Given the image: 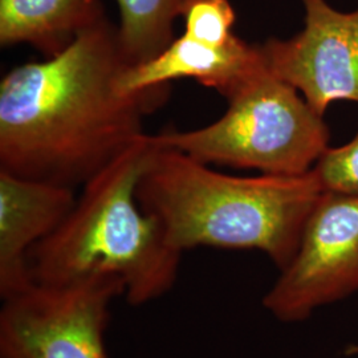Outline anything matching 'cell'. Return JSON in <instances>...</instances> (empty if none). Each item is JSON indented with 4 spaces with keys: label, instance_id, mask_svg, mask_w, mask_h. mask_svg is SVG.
Returning <instances> with one entry per match:
<instances>
[{
    "label": "cell",
    "instance_id": "cell-1",
    "mask_svg": "<svg viewBox=\"0 0 358 358\" xmlns=\"http://www.w3.org/2000/svg\"><path fill=\"white\" fill-rule=\"evenodd\" d=\"M128 62L106 16L63 51L13 68L0 83V170L75 189L142 138L170 84L125 93Z\"/></svg>",
    "mask_w": 358,
    "mask_h": 358
},
{
    "label": "cell",
    "instance_id": "cell-2",
    "mask_svg": "<svg viewBox=\"0 0 358 358\" xmlns=\"http://www.w3.org/2000/svg\"><path fill=\"white\" fill-rule=\"evenodd\" d=\"M322 192L313 169L234 177L157 143L137 186L142 208L180 254L195 247L256 250L279 271L294 259Z\"/></svg>",
    "mask_w": 358,
    "mask_h": 358
},
{
    "label": "cell",
    "instance_id": "cell-3",
    "mask_svg": "<svg viewBox=\"0 0 358 358\" xmlns=\"http://www.w3.org/2000/svg\"><path fill=\"white\" fill-rule=\"evenodd\" d=\"M154 149L153 134H145L81 186L68 217L29 254L34 282L62 287L113 278L133 307L174 287L183 254L167 242L159 220L137 198Z\"/></svg>",
    "mask_w": 358,
    "mask_h": 358
},
{
    "label": "cell",
    "instance_id": "cell-4",
    "mask_svg": "<svg viewBox=\"0 0 358 358\" xmlns=\"http://www.w3.org/2000/svg\"><path fill=\"white\" fill-rule=\"evenodd\" d=\"M226 100L229 108L215 122L194 130L166 129L153 134L154 141L206 165L272 176L306 174L329 149L324 115L268 68Z\"/></svg>",
    "mask_w": 358,
    "mask_h": 358
},
{
    "label": "cell",
    "instance_id": "cell-5",
    "mask_svg": "<svg viewBox=\"0 0 358 358\" xmlns=\"http://www.w3.org/2000/svg\"><path fill=\"white\" fill-rule=\"evenodd\" d=\"M124 294L113 278L62 287L35 282L3 300L0 358H109V310Z\"/></svg>",
    "mask_w": 358,
    "mask_h": 358
},
{
    "label": "cell",
    "instance_id": "cell-6",
    "mask_svg": "<svg viewBox=\"0 0 358 358\" xmlns=\"http://www.w3.org/2000/svg\"><path fill=\"white\" fill-rule=\"evenodd\" d=\"M356 292L358 195L324 192L294 259L263 297V307L279 321L300 322Z\"/></svg>",
    "mask_w": 358,
    "mask_h": 358
},
{
    "label": "cell",
    "instance_id": "cell-7",
    "mask_svg": "<svg viewBox=\"0 0 358 358\" xmlns=\"http://www.w3.org/2000/svg\"><path fill=\"white\" fill-rule=\"evenodd\" d=\"M304 28L260 44L269 72L325 115L336 101L358 103V8L341 13L327 0H301Z\"/></svg>",
    "mask_w": 358,
    "mask_h": 358
},
{
    "label": "cell",
    "instance_id": "cell-8",
    "mask_svg": "<svg viewBox=\"0 0 358 358\" xmlns=\"http://www.w3.org/2000/svg\"><path fill=\"white\" fill-rule=\"evenodd\" d=\"M75 189L0 170V297L32 287L31 251L48 238L76 203Z\"/></svg>",
    "mask_w": 358,
    "mask_h": 358
},
{
    "label": "cell",
    "instance_id": "cell-9",
    "mask_svg": "<svg viewBox=\"0 0 358 358\" xmlns=\"http://www.w3.org/2000/svg\"><path fill=\"white\" fill-rule=\"evenodd\" d=\"M266 69L260 44L235 35L226 45L213 47L180 35L150 60L128 65L118 84L122 92L136 93L190 78L227 99Z\"/></svg>",
    "mask_w": 358,
    "mask_h": 358
},
{
    "label": "cell",
    "instance_id": "cell-10",
    "mask_svg": "<svg viewBox=\"0 0 358 358\" xmlns=\"http://www.w3.org/2000/svg\"><path fill=\"white\" fill-rule=\"evenodd\" d=\"M103 16L100 0H0V44H28L50 57Z\"/></svg>",
    "mask_w": 358,
    "mask_h": 358
},
{
    "label": "cell",
    "instance_id": "cell-11",
    "mask_svg": "<svg viewBox=\"0 0 358 358\" xmlns=\"http://www.w3.org/2000/svg\"><path fill=\"white\" fill-rule=\"evenodd\" d=\"M118 41L129 65L150 60L174 40L187 0H115Z\"/></svg>",
    "mask_w": 358,
    "mask_h": 358
},
{
    "label": "cell",
    "instance_id": "cell-12",
    "mask_svg": "<svg viewBox=\"0 0 358 358\" xmlns=\"http://www.w3.org/2000/svg\"><path fill=\"white\" fill-rule=\"evenodd\" d=\"M180 17L183 35L202 44L222 47L235 36V11L229 0H187Z\"/></svg>",
    "mask_w": 358,
    "mask_h": 358
},
{
    "label": "cell",
    "instance_id": "cell-13",
    "mask_svg": "<svg viewBox=\"0 0 358 358\" xmlns=\"http://www.w3.org/2000/svg\"><path fill=\"white\" fill-rule=\"evenodd\" d=\"M313 171L324 192L358 195V131L345 145L329 148Z\"/></svg>",
    "mask_w": 358,
    "mask_h": 358
},
{
    "label": "cell",
    "instance_id": "cell-14",
    "mask_svg": "<svg viewBox=\"0 0 358 358\" xmlns=\"http://www.w3.org/2000/svg\"><path fill=\"white\" fill-rule=\"evenodd\" d=\"M353 352H355V353H358V346L357 348H353Z\"/></svg>",
    "mask_w": 358,
    "mask_h": 358
}]
</instances>
